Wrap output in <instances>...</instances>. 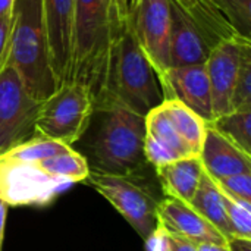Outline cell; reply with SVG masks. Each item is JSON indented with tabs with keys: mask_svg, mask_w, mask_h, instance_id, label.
Here are the masks:
<instances>
[{
	"mask_svg": "<svg viewBox=\"0 0 251 251\" xmlns=\"http://www.w3.org/2000/svg\"><path fill=\"white\" fill-rule=\"evenodd\" d=\"M250 47L251 40L235 38L219 43L209 51L204 65L210 84L212 110L215 119L231 112L232 88L237 79L243 56L246 50Z\"/></svg>",
	"mask_w": 251,
	"mask_h": 251,
	"instance_id": "30bf717a",
	"label": "cell"
},
{
	"mask_svg": "<svg viewBox=\"0 0 251 251\" xmlns=\"http://www.w3.org/2000/svg\"><path fill=\"white\" fill-rule=\"evenodd\" d=\"M112 28L113 38L126 31V3L125 0H103Z\"/></svg>",
	"mask_w": 251,
	"mask_h": 251,
	"instance_id": "4316f807",
	"label": "cell"
},
{
	"mask_svg": "<svg viewBox=\"0 0 251 251\" xmlns=\"http://www.w3.org/2000/svg\"><path fill=\"white\" fill-rule=\"evenodd\" d=\"M222 197L232 237L251 238V203L234 200L224 193Z\"/></svg>",
	"mask_w": 251,
	"mask_h": 251,
	"instance_id": "d4e9b609",
	"label": "cell"
},
{
	"mask_svg": "<svg viewBox=\"0 0 251 251\" xmlns=\"http://www.w3.org/2000/svg\"><path fill=\"white\" fill-rule=\"evenodd\" d=\"M229 143L251 156V110H234L210 124Z\"/></svg>",
	"mask_w": 251,
	"mask_h": 251,
	"instance_id": "44dd1931",
	"label": "cell"
},
{
	"mask_svg": "<svg viewBox=\"0 0 251 251\" xmlns=\"http://www.w3.org/2000/svg\"><path fill=\"white\" fill-rule=\"evenodd\" d=\"M157 222L163 225L169 232L194 244L228 243V240L203 216H200L190 204L171 197H163L159 201Z\"/></svg>",
	"mask_w": 251,
	"mask_h": 251,
	"instance_id": "9a60e30c",
	"label": "cell"
},
{
	"mask_svg": "<svg viewBox=\"0 0 251 251\" xmlns=\"http://www.w3.org/2000/svg\"><path fill=\"white\" fill-rule=\"evenodd\" d=\"M171 25L168 0H126V29L153 66L157 79L169 69Z\"/></svg>",
	"mask_w": 251,
	"mask_h": 251,
	"instance_id": "52a82bcc",
	"label": "cell"
},
{
	"mask_svg": "<svg viewBox=\"0 0 251 251\" xmlns=\"http://www.w3.org/2000/svg\"><path fill=\"white\" fill-rule=\"evenodd\" d=\"M215 182L225 196L234 200L251 203V174L231 175Z\"/></svg>",
	"mask_w": 251,
	"mask_h": 251,
	"instance_id": "484cf974",
	"label": "cell"
},
{
	"mask_svg": "<svg viewBox=\"0 0 251 251\" xmlns=\"http://www.w3.org/2000/svg\"><path fill=\"white\" fill-rule=\"evenodd\" d=\"M144 156L150 166L159 168L166 163L194 156L171 124L168 115L162 107V103L150 110L144 116Z\"/></svg>",
	"mask_w": 251,
	"mask_h": 251,
	"instance_id": "5bb4252c",
	"label": "cell"
},
{
	"mask_svg": "<svg viewBox=\"0 0 251 251\" xmlns=\"http://www.w3.org/2000/svg\"><path fill=\"white\" fill-rule=\"evenodd\" d=\"M112 28L103 0H75L71 81L85 85L99 100L112 49Z\"/></svg>",
	"mask_w": 251,
	"mask_h": 251,
	"instance_id": "277c9868",
	"label": "cell"
},
{
	"mask_svg": "<svg viewBox=\"0 0 251 251\" xmlns=\"http://www.w3.org/2000/svg\"><path fill=\"white\" fill-rule=\"evenodd\" d=\"M168 4L171 13L191 25L210 50L219 43L244 38L232 28L213 0H168Z\"/></svg>",
	"mask_w": 251,
	"mask_h": 251,
	"instance_id": "4fadbf2b",
	"label": "cell"
},
{
	"mask_svg": "<svg viewBox=\"0 0 251 251\" xmlns=\"http://www.w3.org/2000/svg\"><path fill=\"white\" fill-rule=\"evenodd\" d=\"M159 84L163 100L175 99L196 112L207 124L213 122L212 93L204 63L169 68L159 78Z\"/></svg>",
	"mask_w": 251,
	"mask_h": 251,
	"instance_id": "7c38bea8",
	"label": "cell"
},
{
	"mask_svg": "<svg viewBox=\"0 0 251 251\" xmlns=\"http://www.w3.org/2000/svg\"><path fill=\"white\" fill-rule=\"evenodd\" d=\"M40 103L28 93L15 68L3 63L0 68V154L34 137Z\"/></svg>",
	"mask_w": 251,
	"mask_h": 251,
	"instance_id": "9c48e42d",
	"label": "cell"
},
{
	"mask_svg": "<svg viewBox=\"0 0 251 251\" xmlns=\"http://www.w3.org/2000/svg\"><path fill=\"white\" fill-rule=\"evenodd\" d=\"M162 107L168 115L174 128L179 134V137L191 150V153L194 156H199L203 147V141L209 124L203 118H200L196 112H193L191 109H188L185 104H182L175 99L163 100Z\"/></svg>",
	"mask_w": 251,
	"mask_h": 251,
	"instance_id": "ffe728a7",
	"label": "cell"
},
{
	"mask_svg": "<svg viewBox=\"0 0 251 251\" xmlns=\"http://www.w3.org/2000/svg\"><path fill=\"white\" fill-rule=\"evenodd\" d=\"M197 251H229L228 243L219 244V243H199L196 244Z\"/></svg>",
	"mask_w": 251,
	"mask_h": 251,
	"instance_id": "1f68e13d",
	"label": "cell"
},
{
	"mask_svg": "<svg viewBox=\"0 0 251 251\" xmlns=\"http://www.w3.org/2000/svg\"><path fill=\"white\" fill-rule=\"evenodd\" d=\"M199 159L204 172L213 181L238 174H251V156L229 143L210 124L207 125Z\"/></svg>",
	"mask_w": 251,
	"mask_h": 251,
	"instance_id": "2e32d148",
	"label": "cell"
},
{
	"mask_svg": "<svg viewBox=\"0 0 251 251\" xmlns=\"http://www.w3.org/2000/svg\"><path fill=\"white\" fill-rule=\"evenodd\" d=\"M162 101L163 93L153 66L129 31H124L112 41L103 91L94 110L122 106L146 116Z\"/></svg>",
	"mask_w": 251,
	"mask_h": 251,
	"instance_id": "7a4b0ae2",
	"label": "cell"
},
{
	"mask_svg": "<svg viewBox=\"0 0 251 251\" xmlns=\"http://www.w3.org/2000/svg\"><path fill=\"white\" fill-rule=\"evenodd\" d=\"M50 65L57 87L71 81L75 0H41Z\"/></svg>",
	"mask_w": 251,
	"mask_h": 251,
	"instance_id": "8fae6325",
	"label": "cell"
},
{
	"mask_svg": "<svg viewBox=\"0 0 251 251\" xmlns=\"http://www.w3.org/2000/svg\"><path fill=\"white\" fill-rule=\"evenodd\" d=\"M146 251H171L172 234L160 224L153 229V232L144 240Z\"/></svg>",
	"mask_w": 251,
	"mask_h": 251,
	"instance_id": "83f0119b",
	"label": "cell"
},
{
	"mask_svg": "<svg viewBox=\"0 0 251 251\" xmlns=\"http://www.w3.org/2000/svg\"><path fill=\"white\" fill-rule=\"evenodd\" d=\"M229 251H251V238L232 237L228 240Z\"/></svg>",
	"mask_w": 251,
	"mask_h": 251,
	"instance_id": "4dcf8cb0",
	"label": "cell"
},
{
	"mask_svg": "<svg viewBox=\"0 0 251 251\" xmlns=\"http://www.w3.org/2000/svg\"><path fill=\"white\" fill-rule=\"evenodd\" d=\"M10 21L12 18L0 19V68L3 66L4 59H6V47H7V40H9Z\"/></svg>",
	"mask_w": 251,
	"mask_h": 251,
	"instance_id": "f1b7e54d",
	"label": "cell"
},
{
	"mask_svg": "<svg viewBox=\"0 0 251 251\" xmlns=\"http://www.w3.org/2000/svg\"><path fill=\"white\" fill-rule=\"evenodd\" d=\"M94 113L90 90L75 81L59 85L40 103L35 134L74 146L87 132Z\"/></svg>",
	"mask_w": 251,
	"mask_h": 251,
	"instance_id": "5b68a950",
	"label": "cell"
},
{
	"mask_svg": "<svg viewBox=\"0 0 251 251\" xmlns=\"http://www.w3.org/2000/svg\"><path fill=\"white\" fill-rule=\"evenodd\" d=\"M74 147L66 146L60 141L44 138L40 135H34L29 140L12 147L10 150L0 154V160H12V162H38L60 153H65Z\"/></svg>",
	"mask_w": 251,
	"mask_h": 251,
	"instance_id": "7402d4cb",
	"label": "cell"
},
{
	"mask_svg": "<svg viewBox=\"0 0 251 251\" xmlns=\"http://www.w3.org/2000/svg\"><path fill=\"white\" fill-rule=\"evenodd\" d=\"M232 28L251 40V0H213Z\"/></svg>",
	"mask_w": 251,
	"mask_h": 251,
	"instance_id": "603a6c76",
	"label": "cell"
},
{
	"mask_svg": "<svg viewBox=\"0 0 251 251\" xmlns=\"http://www.w3.org/2000/svg\"><path fill=\"white\" fill-rule=\"evenodd\" d=\"M84 182L101 194L143 240L157 226V206L162 199L146 182V175L125 176L90 171Z\"/></svg>",
	"mask_w": 251,
	"mask_h": 251,
	"instance_id": "8992f818",
	"label": "cell"
},
{
	"mask_svg": "<svg viewBox=\"0 0 251 251\" xmlns=\"http://www.w3.org/2000/svg\"><path fill=\"white\" fill-rule=\"evenodd\" d=\"M251 110V47L246 50L231 94V112Z\"/></svg>",
	"mask_w": 251,
	"mask_h": 251,
	"instance_id": "cb8c5ba5",
	"label": "cell"
},
{
	"mask_svg": "<svg viewBox=\"0 0 251 251\" xmlns=\"http://www.w3.org/2000/svg\"><path fill=\"white\" fill-rule=\"evenodd\" d=\"M4 63L15 68L28 93L38 101L57 88L41 0H15Z\"/></svg>",
	"mask_w": 251,
	"mask_h": 251,
	"instance_id": "3957f363",
	"label": "cell"
},
{
	"mask_svg": "<svg viewBox=\"0 0 251 251\" xmlns=\"http://www.w3.org/2000/svg\"><path fill=\"white\" fill-rule=\"evenodd\" d=\"M210 49L199 35V32L172 15L171 40H169V68L204 63Z\"/></svg>",
	"mask_w": 251,
	"mask_h": 251,
	"instance_id": "ac0fdd59",
	"label": "cell"
},
{
	"mask_svg": "<svg viewBox=\"0 0 251 251\" xmlns=\"http://www.w3.org/2000/svg\"><path fill=\"white\" fill-rule=\"evenodd\" d=\"M90 135L84 156L90 171L109 175H146L149 162L144 156L146 121L122 106H107L94 110Z\"/></svg>",
	"mask_w": 251,
	"mask_h": 251,
	"instance_id": "6da1fadb",
	"label": "cell"
},
{
	"mask_svg": "<svg viewBox=\"0 0 251 251\" xmlns=\"http://www.w3.org/2000/svg\"><path fill=\"white\" fill-rule=\"evenodd\" d=\"M71 184L54 176L46 159L38 162L0 160V199L9 206H46Z\"/></svg>",
	"mask_w": 251,
	"mask_h": 251,
	"instance_id": "ba28073f",
	"label": "cell"
},
{
	"mask_svg": "<svg viewBox=\"0 0 251 251\" xmlns=\"http://www.w3.org/2000/svg\"><path fill=\"white\" fill-rule=\"evenodd\" d=\"M190 206L200 216H203L210 225H213L226 240L232 238V231L225 213L222 191L206 172H203L201 175L199 188Z\"/></svg>",
	"mask_w": 251,
	"mask_h": 251,
	"instance_id": "d6986e66",
	"label": "cell"
},
{
	"mask_svg": "<svg viewBox=\"0 0 251 251\" xmlns=\"http://www.w3.org/2000/svg\"><path fill=\"white\" fill-rule=\"evenodd\" d=\"M15 0H0V19L12 18Z\"/></svg>",
	"mask_w": 251,
	"mask_h": 251,
	"instance_id": "836d02e7",
	"label": "cell"
},
{
	"mask_svg": "<svg viewBox=\"0 0 251 251\" xmlns=\"http://www.w3.org/2000/svg\"><path fill=\"white\" fill-rule=\"evenodd\" d=\"M171 251H197V249H196L194 243L172 234V247H171Z\"/></svg>",
	"mask_w": 251,
	"mask_h": 251,
	"instance_id": "f546056e",
	"label": "cell"
},
{
	"mask_svg": "<svg viewBox=\"0 0 251 251\" xmlns=\"http://www.w3.org/2000/svg\"><path fill=\"white\" fill-rule=\"evenodd\" d=\"M6 215H7V204L0 199V251L3 249L4 226H6Z\"/></svg>",
	"mask_w": 251,
	"mask_h": 251,
	"instance_id": "d6a6232c",
	"label": "cell"
},
{
	"mask_svg": "<svg viewBox=\"0 0 251 251\" xmlns=\"http://www.w3.org/2000/svg\"><path fill=\"white\" fill-rule=\"evenodd\" d=\"M156 176L165 197L190 204L204 172L199 157H184L163 166L154 168Z\"/></svg>",
	"mask_w": 251,
	"mask_h": 251,
	"instance_id": "e0dca14e",
	"label": "cell"
}]
</instances>
